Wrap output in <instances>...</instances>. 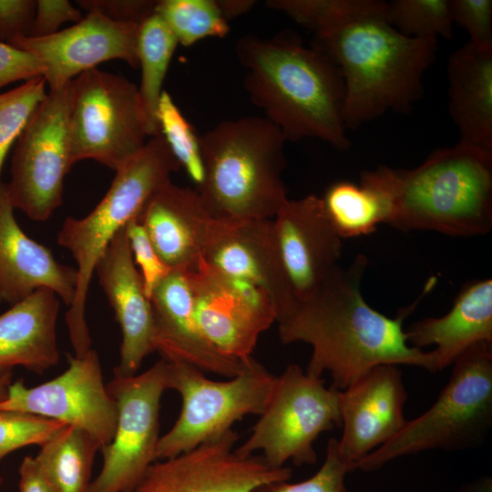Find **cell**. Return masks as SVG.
<instances>
[{
  "instance_id": "obj_26",
  "label": "cell",
  "mask_w": 492,
  "mask_h": 492,
  "mask_svg": "<svg viewBox=\"0 0 492 492\" xmlns=\"http://www.w3.org/2000/svg\"><path fill=\"white\" fill-rule=\"evenodd\" d=\"M448 110L459 142L492 151V45L468 41L447 66Z\"/></svg>"
},
{
  "instance_id": "obj_18",
  "label": "cell",
  "mask_w": 492,
  "mask_h": 492,
  "mask_svg": "<svg viewBox=\"0 0 492 492\" xmlns=\"http://www.w3.org/2000/svg\"><path fill=\"white\" fill-rule=\"evenodd\" d=\"M202 258L266 292L276 321L294 307L296 300L280 257L272 219H215Z\"/></svg>"
},
{
  "instance_id": "obj_11",
  "label": "cell",
  "mask_w": 492,
  "mask_h": 492,
  "mask_svg": "<svg viewBox=\"0 0 492 492\" xmlns=\"http://www.w3.org/2000/svg\"><path fill=\"white\" fill-rule=\"evenodd\" d=\"M68 108L69 83L49 90L15 143L7 195L15 210L36 221L48 220L63 202L64 179L73 166Z\"/></svg>"
},
{
  "instance_id": "obj_20",
  "label": "cell",
  "mask_w": 492,
  "mask_h": 492,
  "mask_svg": "<svg viewBox=\"0 0 492 492\" xmlns=\"http://www.w3.org/2000/svg\"><path fill=\"white\" fill-rule=\"evenodd\" d=\"M95 273L118 321L122 342L115 376L135 375L154 348V321L150 300L131 253L126 227L111 240L98 260Z\"/></svg>"
},
{
  "instance_id": "obj_37",
  "label": "cell",
  "mask_w": 492,
  "mask_h": 492,
  "mask_svg": "<svg viewBox=\"0 0 492 492\" xmlns=\"http://www.w3.org/2000/svg\"><path fill=\"white\" fill-rule=\"evenodd\" d=\"M126 234L134 262L139 267L146 295L149 299L154 289L171 270L161 261L144 227L136 219L126 225Z\"/></svg>"
},
{
  "instance_id": "obj_13",
  "label": "cell",
  "mask_w": 492,
  "mask_h": 492,
  "mask_svg": "<svg viewBox=\"0 0 492 492\" xmlns=\"http://www.w3.org/2000/svg\"><path fill=\"white\" fill-rule=\"evenodd\" d=\"M68 367L58 376L34 387L11 383L0 411L20 412L78 427L99 446H108L116 430L118 406L103 381L97 353L67 354Z\"/></svg>"
},
{
  "instance_id": "obj_41",
  "label": "cell",
  "mask_w": 492,
  "mask_h": 492,
  "mask_svg": "<svg viewBox=\"0 0 492 492\" xmlns=\"http://www.w3.org/2000/svg\"><path fill=\"white\" fill-rule=\"evenodd\" d=\"M86 11L95 10L108 19L140 26L154 14L157 1L153 0H78Z\"/></svg>"
},
{
  "instance_id": "obj_40",
  "label": "cell",
  "mask_w": 492,
  "mask_h": 492,
  "mask_svg": "<svg viewBox=\"0 0 492 492\" xmlns=\"http://www.w3.org/2000/svg\"><path fill=\"white\" fill-rule=\"evenodd\" d=\"M45 67L31 52L0 42V89L20 80L43 77Z\"/></svg>"
},
{
  "instance_id": "obj_31",
  "label": "cell",
  "mask_w": 492,
  "mask_h": 492,
  "mask_svg": "<svg viewBox=\"0 0 492 492\" xmlns=\"http://www.w3.org/2000/svg\"><path fill=\"white\" fill-rule=\"evenodd\" d=\"M154 14L184 46L209 36L225 37L230 31L216 0H159Z\"/></svg>"
},
{
  "instance_id": "obj_17",
  "label": "cell",
  "mask_w": 492,
  "mask_h": 492,
  "mask_svg": "<svg viewBox=\"0 0 492 492\" xmlns=\"http://www.w3.org/2000/svg\"><path fill=\"white\" fill-rule=\"evenodd\" d=\"M406 400L402 372L394 364L377 365L340 391L343 434L337 448L350 471L404 428Z\"/></svg>"
},
{
  "instance_id": "obj_14",
  "label": "cell",
  "mask_w": 492,
  "mask_h": 492,
  "mask_svg": "<svg viewBox=\"0 0 492 492\" xmlns=\"http://www.w3.org/2000/svg\"><path fill=\"white\" fill-rule=\"evenodd\" d=\"M184 272L196 321L205 338L223 355L248 362L260 334L276 321L270 296L203 258L194 269Z\"/></svg>"
},
{
  "instance_id": "obj_3",
  "label": "cell",
  "mask_w": 492,
  "mask_h": 492,
  "mask_svg": "<svg viewBox=\"0 0 492 492\" xmlns=\"http://www.w3.org/2000/svg\"><path fill=\"white\" fill-rule=\"evenodd\" d=\"M361 178L387 198L388 225L403 231H433L454 237L492 228V151L459 142L433 151L414 169L384 165Z\"/></svg>"
},
{
  "instance_id": "obj_28",
  "label": "cell",
  "mask_w": 492,
  "mask_h": 492,
  "mask_svg": "<svg viewBox=\"0 0 492 492\" xmlns=\"http://www.w3.org/2000/svg\"><path fill=\"white\" fill-rule=\"evenodd\" d=\"M325 212L341 239L374 232L387 223L390 206L385 195L374 185L360 178V184L337 181L322 198Z\"/></svg>"
},
{
  "instance_id": "obj_10",
  "label": "cell",
  "mask_w": 492,
  "mask_h": 492,
  "mask_svg": "<svg viewBox=\"0 0 492 492\" xmlns=\"http://www.w3.org/2000/svg\"><path fill=\"white\" fill-rule=\"evenodd\" d=\"M340 391L308 375L299 365H287L275 383L250 437L236 451L251 456L257 450L274 468L287 461L313 465L314 441L323 432L341 426Z\"/></svg>"
},
{
  "instance_id": "obj_8",
  "label": "cell",
  "mask_w": 492,
  "mask_h": 492,
  "mask_svg": "<svg viewBox=\"0 0 492 492\" xmlns=\"http://www.w3.org/2000/svg\"><path fill=\"white\" fill-rule=\"evenodd\" d=\"M167 365L168 388L180 395L182 405L174 425L159 437L157 460L190 451L231 430L246 415H260L276 378L253 358L240 374L222 382L208 379L203 371L184 362Z\"/></svg>"
},
{
  "instance_id": "obj_36",
  "label": "cell",
  "mask_w": 492,
  "mask_h": 492,
  "mask_svg": "<svg viewBox=\"0 0 492 492\" xmlns=\"http://www.w3.org/2000/svg\"><path fill=\"white\" fill-rule=\"evenodd\" d=\"M349 472V466L338 453L337 439L330 438L325 459L313 477L297 483L288 480L265 483L251 492H346L344 479Z\"/></svg>"
},
{
  "instance_id": "obj_46",
  "label": "cell",
  "mask_w": 492,
  "mask_h": 492,
  "mask_svg": "<svg viewBox=\"0 0 492 492\" xmlns=\"http://www.w3.org/2000/svg\"><path fill=\"white\" fill-rule=\"evenodd\" d=\"M12 383V373L7 374L0 378V402L5 399L7 395V389Z\"/></svg>"
},
{
  "instance_id": "obj_19",
  "label": "cell",
  "mask_w": 492,
  "mask_h": 492,
  "mask_svg": "<svg viewBox=\"0 0 492 492\" xmlns=\"http://www.w3.org/2000/svg\"><path fill=\"white\" fill-rule=\"evenodd\" d=\"M280 257L297 302L313 295L339 264L342 239L322 198L287 200L272 219Z\"/></svg>"
},
{
  "instance_id": "obj_4",
  "label": "cell",
  "mask_w": 492,
  "mask_h": 492,
  "mask_svg": "<svg viewBox=\"0 0 492 492\" xmlns=\"http://www.w3.org/2000/svg\"><path fill=\"white\" fill-rule=\"evenodd\" d=\"M384 9L312 43L341 71L347 129H357L387 112H410L423 96V77L436 57L437 39L402 35L386 22Z\"/></svg>"
},
{
  "instance_id": "obj_33",
  "label": "cell",
  "mask_w": 492,
  "mask_h": 492,
  "mask_svg": "<svg viewBox=\"0 0 492 492\" xmlns=\"http://www.w3.org/2000/svg\"><path fill=\"white\" fill-rule=\"evenodd\" d=\"M159 133L197 187L203 179L200 136L185 118L170 95L163 90L158 108Z\"/></svg>"
},
{
  "instance_id": "obj_15",
  "label": "cell",
  "mask_w": 492,
  "mask_h": 492,
  "mask_svg": "<svg viewBox=\"0 0 492 492\" xmlns=\"http://www.w3.org/2000/svg\"><path fill=\"white\" fill-rule=\"evenodd\" d=\"M232 429L176 456L153 462L128 492H251L289 480L292 469L272 467L260 456L236 451Z\"/></svg>"
},
{
  "instance_id": "obj_27",
  "label": "cell",
  "mask_w": 492,
  "mask_h": 492,
  "mask_svg": "<svg viewBox=\"0 0 492 492\" xmlns=\"http://www.w3.org/2000/svg\"><path fill=\"white\" fill-rule=\"evenodd\" d=\"M35 459L55 492H87L98 444L82 429L66 425L39 446Z\"/></svg>"
},
{
  "instance_id": "obj_16",
  "label": "cell",
  "mask_w": 492,
  "mask_h": 492,
  "mask_svg": "<svg viewBox=\"0 0 492 492\" xmlns=\"http://www.w3.org/2000/svg\"><path fill=\"white\" fill-rule=\"evenodd\" d=\"M139 26L112 21L91 10L74 26L51 36H18L8 44L31 52L42 62L43 77L52 90L108 60L120 59L134 68L138 67Z\"/></svg>"
},
{
  "instance_id": "obj_45",
  "label": "cell",
  "mask_w": 492,
  "mask_h": 492,
  "mask_svg": "<svg viewBox=\"0 0 492 492\" xmlns=\"http://www.w3.org/2000/svg\"><path fill=\"white\" fill-rule=\"evenodd\" d=\"M457 492H492V478L483 476L462 486Z\"/></svg>"
},
{
  "instance_id": "obj_39",
  "label": "cell",
  "mask_w": 492,
  "mask_h": 492,
  "mask_svg": "<svg viewBox=\"0 0 492 492\" xmlns=\"http://www.w3.org/2000/svg\"><path fill=\"white\" fill-rule=\"evenodd\" d=\"M83 18L80 10L67 0H37L27 37L40 38L58 32L66 22L77 23Z\"/></svg>"
},
{
  "instance_id": "obj_35",
  "label": "cell",
  "mask_w": 492,
  "mask_h": 492,
  "mask_svg": "<svg viewBox=\"0 0 492 492\" xmlns=\"http://www.w3.org/2000/svg\"><path fill=\"white\" fill-rule=\"evenodd\" d=\"M65 425L39 415L0 411V461L19 448L42 445Z\"/></svg>"
},
{
  "instance_id": "obj_21",
  "label": "cell",
  "mask_w": 492,
  "mask_h": 492,
  "mask_svg": "<svg viewBox=\"0 0 492 492\" xmlns=\"http://www.w3.org/2000/svg\"><path fill=\"white\" fill-rule=\"evenodd\" d=\"M154 321V348L167 362L180 361L228 378L240 374L248 362L220 354L196 321L191 292L184 272L171 271L149 297Z\"/></svg>"
},
{
  "instance_id": "obj_22",
  "label": "cell",
  "mask_w": 492,
  "mask_h": 492,
  "mask_svg": "<svg viewBox=\"0 0 492 492\" xmlns=\"http://www.w3.org/2000/svg\"><path fill=\"white\" fill-rule=\"evenodd\" d=\"M161 261L171 271L188 272L202 258L215 218L196 190L167 181L136 219Z\"/></svg>"
},
{
  "instance_id": "obj_5",
  "label": "cell",
  "mask_w": 492,
  "mask_h": 492,
  "mask_svg": "<svg viewBox=\"0 0 492 492\" xmlns=\"http://www.w3.org/2000/svg\"><path fill=\"white\" fill-rule=\"evenodd\" d=\"M286 138L264 117L223 120L200 136L203 179L197 187L215 219H273L288 200Z\"/></svg>"
},
{
  "instance_id": "obj_42",
  "label": "cell",
  "mask_w": 492,
  "mask_h": 492,
  "mask_svg": "<svg viewBox=\"0 0 492 492\" xmlns=\"http://www.w3.org/2000/svg\"><path fill=\"white\" fill-rule=\"evenodd\" d=\"M36 6V0H0V42L26 36Z\"/></svg>"
},
{
  "instance_id": "obj_2",
  "label": "cell",
  "mask_w": 492,
  "mask_h": 492,
  "mask_svg": "<svg viewBox=\"0 0 492 492\" xmlns=\"http://www.w3.org/2000/svg\"><path fill=\"white\" fill-rule=\"evenodd\" d=\"M235 51L251 100L287 141L314 138L340 150L349 148L344 82L328 56L289 33L245 35Z\"/></svg>"
},
{
  "instance_id": "obj_30",
  "label": "cell",
  "mask_w": 492,
  "mask_h": 492,
  "mask_svg": "<svg viewBox=\"0 0 492 492\" xmlns=\"http://www.w3.org/2000/svg\"><path fill=\"white\" fill-rule=\"evenodd\" d=\"M385 3L378 0H268L265 5L284 13L318 37L382 11Z\"/></svg>"
},
{
  "instance_id": "obj_43",
  "label": "cell",
  "mask_w": 492,
  "mask_h": 492,
  "mask_svg": "<svg viewBox=\"0 0 492 492\" xmlns=\"http://www.w3.org/2000/svg\"><path fill=\"white\" fill-rule=\"evenodd\" d=\"M19 492H55L35 456H26L19 466Z\"/></svg>"
},
{
  "instance_id": "obj_1",
  "label": "cell",
  "mask_w": 492,
  "mask_h": 492,
  "mask_svg": "<svg viewBox=\"0 0 492 492\" xmlns=\"http://www.w3.org/2000/svg\"><path fill=\"white\" fill-rule=\"evenodd\" d=\"M367 258L358 254L337 265L309 298L276 321L282 343L302 342L313 352L305 373L332 377L342 391L380 364L414 365L432 372L429 352L409 345L404 328L415 303L388 317L372 308L361 292Z\"/></svg>"
},
{
  "instance_id": "obj_25",
  "label": "cell",
  "mask_w": 492,
  "mask_h": 492,
  "mask_svg": "<svg viewBox=\"0 0 492 492\" xmlns=\"http://www.w3.org/2000/svg\"><path fill=\"white\" fill-rule=\"evenodd\" d=\"M60 299L41 288L0 314V378L15 367L42 374L59 361Z\"/></svg>"
},
{
  "instance_id": "obj_7",
  "label": "cell",
  "mask_w": 492,
  "mask_h": 492,
  "mask_svg": "<svg viewBox=\"0 0 492 492\" xmlns=\"http://www.w3.org/2000/svg\"><path fill=\"white\" fill-rule=\"evenodd\" d=\"M492 427V343H477L454 363L434 404L354 466L365 472L426 450L457 452L481 446Z\"/></svg>"
},
{
  "instance_id": "obj_29",
  "label": "cell",
  "mask_w": 492,
  "mask_h": 492,
  "mask_svg": "<svg viewBox=\"0 0 492 492\" xmlns=\"http://www.w3.org/2000/svg\"><path fill=\"white\" fill-rule=\"evenodd\" d=\"M178 44L174 35L156 14L138 28L137 48L141 79L138 88L149 138L159 133L157 113L162 85Z\"/></svg>"
},
{
  "instance_id": "obj_23",
  "label": "cell",
  "mask_w": 492,
  "mask_h": 492,
  "mask_svg": "<svg viewBox=\"0 0 492 492\" xmlns=\"http://www.w3.org/2000/svg\"><path fill=\"white\" fill-rule=\"evenodd\" d=\"M5 183L0 187V297L13 305L46 288L67 306L73 302L76 267L60 263L49 248L36 241L15 220Z\"/></svg>"
},
{
  "instance_id": "obj_47",
  "label": "cell",
  "mask_w": 492,
  "mask_h": 492,
  "mask_svg": "<svg viewBox=\"0 0 492 492\" xmlns=\"http://www.w3.org/2000/svg\"><path fill=\"white\" fill-rule=\"evenodd\" d=\"M2 302V300H1V297H0V302Z\"/></svg>"
},
{
  "instance_id": "obj_44",
  "label": "cell",
  "mask_w": 492,
  "mask_h": 492,
  "mask_svg": "<svg viewBox=\"0 0 492 492\" xmlns=\"http://www.w3.org/2000/svg\"><path fill=\"white\" fill-rule=\"evenodd\" d=\"M223 18L229 20L249 12L255 5L254 0H216Z\"/></svg>"
},
{
  "instance_id": "obj_24",
  "label": "cell",
  "mask_w": 492,
  "mask_h": 492,
  "mask_svg": "<svg viewBox=\"0 0 492 492\" xmlns=\"http://www.w3.org/2000/svg\"><path fill=\"white\" fill-rule=\"evenodd\" d=\"M405 332L413 347L436 346L430 351L432 372L453 364L477 343H492V280L466 283L445 315L419 320Z\"/></svg>"
},
{
  "instance_id": "obj_32",
  "label": "cell",
  "mask_w": 492,
  "mask_h": 492,
  "mask_svg": "<svg viewBox=\"0 0 492 492\" xmlns=\"http://www.w3.org/2000/svg\"><path fill=\"white\" fill-rule=\"evenodd\" d=\"M384 18L402 35L419 39L453 36L450 0H393Z\"/></svg>"
},
{
  "instance_id": "obj_38",
  "label": "cell",
  "mask_w": 492,
  "mask_h": 492,
  "mask_svg": "<svg viewBox=\"0 0 492 492\" xmlns=\"http://www.w3.org/2000/svg\"><path fill=\"white\" fill-rule=\"evenodd\" d=\"M452 22L465 29L469 41L492 45V1L450 0Z\"/></svg>"
},
{
  "instance_id": "obj_6",
  "label": "cell",
  "mask_w": 492,
  "mask_h": 492,
  "mask_svg": "<svg viewBox=\"0 0 492 492\" xmlns=\"http://www.w3.org/2000/svg\"><path fill=\"white\" fill-rule=\"evenodd\" d=\"M180 165L163 136L150 137L144 147L116 170L99 203L85 217H67L56 236L60 247L70 251L77 264V286L65 319L75 356L91 349L86 321V303L96 265L113 237L134 219L150 196Z\"/></svg>"
},
{
  "instance_id": "obj_9",
  "label": "cell",
  "mask_w": 492,
  "mask_h": 492,
  "mask_svg": "<svg viewBox=\"0 0 492 492\" xmlns=\"http://www.w3.org/2000/svg\"><path fill=\"white\" fill-rule=\"evenodd\" d=\"M138 87L123 76L96 68L69 82L71 162L94 159L115 171L147 142Z\"/></svg>"
},
{
  "instance_id": "obj_34",
  "label": "cell",
  "mask_w": 492,
  "mask_h": 492,
  "mask_svg": "<svg viewBox=\"0 0 492 492\" xmlns=\"http://www.w3.org/2000/svg\"><path fill=\"white\" fill-rule=\"evenodd\" d=\"M46 81L35 77L0 93V187L5 160L37 106L46 97Z\"/></svg>"
},
{
  "instance_id": "obj_12",
  "label": "cell",
  "mask_w": 492,
  "mask_h": 492,
  "mask_svg": "<svg viewBox=\"0 0 492 492\" xmlns=\"http://www.w3.org/2000/svg\"><path fill=\"white\" fill-rule=\"evenodd\" d=\"M107 388L117 403V425L111 442L100 449L102 467L87 492H128L157 460L167 362L160 359L132 376L114 375Z\"/></svg>"
}]
</instances>
